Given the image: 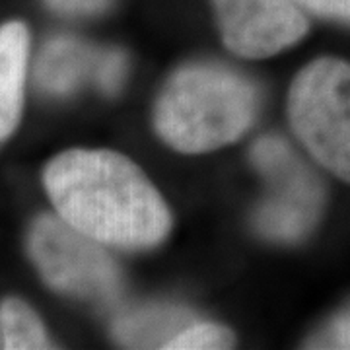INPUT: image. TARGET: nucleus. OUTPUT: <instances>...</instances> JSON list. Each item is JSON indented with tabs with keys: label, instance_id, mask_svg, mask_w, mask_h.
<instances>
[{
	"label": "nucleus",
	"instance_id": "6",
	"mask_svg": "<svg viewBox=\"0 0 350 350\" xmlns=\"http://www.w3.org/2000/svg\"><path fill=\"white\" fill-rule=\"evenodd\" d=\"M222 41L245 59H267L296 45L310 29L296 0H213Z\"/></svg>",
	"mask_w": 350,
	"mask_h": 350
},
{
	"label": "nucleus",
	"instance_id": "8",
	"mask_svg": "<svg viewBox=\"0 0 350 350\" xmlns=\"http://www.w3.org/2000/svg\"><path fill=\"white\" fill-rule=\"evenodd\" d=\"M27 47L24 24L10 22L0 27V142L12 135L20 121Z\"/></svg>",
	"mask_w": 350,
	"mask_h": 350
},
{
	"label": "nucleus",
	"instance_id": "5",
	"mask_svg": "<svg viewBox=\"0 0 350 350\" xmlns=\"http://www.w3.org/2000/svg\"><path fill=\"white\" fill-rule=\"evenodd\" d=\"M251 162L271 187V195L255 213L257 230L276 241L308 236L325 204L319 177L278 137L259 138L251 148Z\"/></svg>",
	"mask_w": 350,
	"mask_h": 350
},
{
	"label": "nucleus",
	"instance_id": "4",
	"mask_svg": "<svg viewBox=\"0 0 350 350\" xmlns=\"http://www.w3.org/2000/svg\"><path fill=\"white\" fill-rule=\"evenodd\" d=\"M29 255L55 290L94 304H111L121 292V271L103 243L61 216L39 218L29 234Z\"/></svg>",
	"mask_w": 350,
	"mask_h": 350
},
{
	"label": "nucleus",
	"instance_id": "13",
	"mask_svg": "<svg viewBox=\"0 0 350 350\" xmlns=\"http://www.w3.org/2000/svg\"><path fill=\"white\" fill-rule=\"evenodd\" d=\"M304 10L325 20L350 24V0H296Z\"/></svg>",
	"mask_w": 350,
	"mask_h": 350
},
{
	"label": "nucleus",
	"instance_id": "14",
	"mask_svg": "<svg viewBox=\"0 0 350 350\" xmlns=\"http://www.w3.org/2000/svg\"><path fill=\"white\" fill-rule=\"evenodd\" d=\"M47 4L63 16H96L105 12L111 0H47Z\"/></svg>",
	"mask_w": 350,
	"mask_h": 350
},
{
	"label": "nucleus",
	"instance_id": "15",
	"mask_svg": "<svg viewBox=\"0 0 350 350\" xmlns=\"http://www.w3.org/2000/svg\"><path fill=\"white\" fill-rule=\"evenodd\" d=\"M315 347L325 349H350V312L342 313L333 321L321 337L317 338Z\"/></svg>",
	"mask_w": 350,
	"mask_h": 350
},
{
	"label": "nucleus",
	"instance_id": "12",
	"mask_svg": "<svg viewBox=\"0 0 350 350\" xmlns=\"http://www.w3.org/2000/svg\"><path fill=\"white\" fill-rule=\"evenodd\" d=\"M126 76V57L117 49L101 51L98 59V68H96V84L105 92V94H117Z\"/></svg>",
	"mask_w": 350,
	"mask_h": 350
},
{
	"label": "nucleus",
	"instance_id": "7",
	"mask_svg": "<svg viewBox=\"0 0 350 350\" xmlns=\"http://www.w3.org/2000/svg\"><path fill=\"white\" fill-rule=\"evenodd\" d=\"M100 53L76 38L51 39L36 64V82L53 96L72 94L86 80H96Z\"/></svg>",
	"mask_w": 350,
	"mask_h": 350
},
{
	"label": "nucleus",
	"instance_id": "1",
	"mask_svg": "<svg viewBox=\"0 0 350 350\" xmlns=\"http://www.w3.org/2000/svg\"><path fill=\"white\" fill-rule=\"evenodd\" d=\"M43 181L59 216L103 245L148 250L172 230L162 195L117 152H63L51 160Z\"/></svg>",
	"mask_w": 350,
	"mask_h": 350
},
{
	"label": "nucleus",
	"instance_id": "3",
	"mask_svg": "<svg viewBox=\"0 0 350 350\" xmlns=\"http://www.w3.org/2000/svg\"><path fill=\"white\" fill-rule=\"evenodd\" d=\"M288 117L313 160L350 183V63L325 57L304 66L288 94Z\"/></svg>",
	"mask_w": 350,
	"mask_h": 350
},
{
	"label": "nucleus",
	"instance_id": "9",
	"mask_svg": "<svg viewBox=\"0 0 350 350\" xmlns=\"http://www.w3.org/2000/svg\"><path fill=\"white\" fill-rule=\"evenodd\" d=\"M191 321L187 313L167 306H146L121 313L113 323V335L125 347L165 349L167 342Z\"/></svg>",
	"mask_w": 350,
	"mask_h": 350
},
{
	"label": "nucleus",
	"instance_id": "10",
	"mask_svg": "<svg viewBox=\"0 0 350 350\" xmlns=\"http://www.w3.org/2000/svg\"><path fill=\"white\" fill-rule=\"evenodd\" d=\"M0 335L4 349H51L47 333L38 315L27 304L16 298L0 306Z\"/></svg>",
	"mask_w": 350,
	"mask_h": 350
},
{
	"label": "nucleus",
	"instance_id": "11",
	"mask_svg": "<svg viewBox=\"0 0 350 350\" xmlns=\"http://www.w3.org/2000/svg\"><path fill=\"white\" fill-rule=\"evenodd\" d=\"M234 335L222 325L216 323H189L179 331L165 349L174 350H218L232 349Z\"/></svg>",
	"mask_w": 350,
	"mask_h": 350
},
{
	"label": "nucleus",
	"instance_id": "2",
	"mask_svg": "<svg viewBox=\"0 0 350 350\" xmlns=\"http://www.w3.org/2000/svg\"><path fill=\"white\" fill-rule=\"evenodd\" d=\"M257 107V90L241 75L218 64H189L162 90L154 126L177 152L204 154L243 137Z\"/></svg>",
	"mask_w": 350,
	"mask_h": 350
}]
</instances>
